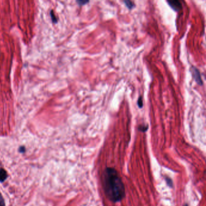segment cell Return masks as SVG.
Listing matches in <instances>:
<instances>
[{"label": "cell", "mask_w": 206, "mask_h": 206, "mask_svg": "<svg viewBox=\"0 0 206 206\" xmlns=\"http://www.w3.org/2000/svg\"><path fill=\"white\" fill-rule=\"evenodd\" d=\"M166 181H167V183L168 184V185H169V186L172 187V180H171L170 178H166Z\"/></svg>", "instance_id": "obj_12"}, {"label": "cell", "mask_w": 206, "mask_h": 206, "mask_svg": "<svg viewBox=\"0 0 206 206\" xmlns=\"http://www.w3.org/2000/svg\"><path fill=\"white\" fill-rule=\"evenodd\" d=\"M0 206H5L4 200L1 194H0Z\"/></svg>", "instance_id": "obj_9"}, {"label": "cell", "mask_w": 206, "mask_h": 206, "mask_svg": "<svg viewBox=\"0 0 206 206\" xmlns=\"http://www.w3.org/2000/svg\"><path fill=\"white\" fill-rule=\"evenodd\" d=\"M124 2H125L126 6L128 8H129V9H132V8L134 7V2H133L132 1H129V0L124 1Z\"/></svg>", "instance_id": "obj_5"}, {"label": "cell", "mask_w": 206, "mask_h": 206, "mask_svg": "<svg viewBox=\"0 0 206 206\" xmlns=\"http://www.w3.org/2000/svg\"><path fill=\"white\" fill-rule=\"evenodd\" d=\"M7 178V173L5 170L1 168L0 169V182H4Z\"/></svg>", "instance_id": "obj_4"}, {"label": "cell", "mask_w": 206, "mask_h": 206, "mask_svg": "<svg viewBox=\"0 0 206 206\" xmlns=\"http://www.w3.org/2000/svg\"><path fill=\"white\" fill-rule=\"evenodd\" d=\"M191 72H192V76H193L194 79H195V80L196 81V82L198 85H203V80L201 79V74H200L199 70L195 67H192V68H191Z\"/></svg>", "instance_id": "obj_2"}, {"label": "cell", "mask_w": 206, "mask_h": 206, "mask_svg": "<svg viewBox=\"0 0 206 206\" xmlns=\"http://www.w3.org/2000/svg\"><path fill=\"white\" fill-rule=\"evenodd\" d=\"M102 185L106 197L111 201H122L125 195L123 183L117 172L113 168H106L102 175Z\"/></svg>", "instance_id": "obj_1"}, {"label": "cell", "mask_w": 206, "mask_h": 206, "mask_svg": "<svg viewBox=\"0 0 206 206\" xmlns=\"http://www.w3.org/2000/svg\"><path fill=\"white\" fill-rule=\"evenodd\" d=\"M148 126H139V129L142 132H145L148 130Z\"/></svg>", "instance_id": "obj_7"}, {"label": "cell", "mask_w": 206, "mask_h": 206, "mask_svg": "<svg viewBox=\"0 0 206 206\" xmlns=\"http://www.w3.org/2000/svg\"><path fill=\"white\" fill-rule=\"evenodd\" d=\"M19 152H21V153H24V152H25V147H24V146H21V147H19Z\"/></svg>", "instance_id": "obj_11"}, {"label": "cell", "mask_w": 206, "mask_h": 206, "mask_svg": "<svg viewBox=\"0 0 206 206\" xmlns=\"http://www.w3.org/2000/svg\"><path fill=\"white\" fill-rule=\"evenodd\" d=\"M185 206H188V205H186H186H185Z\"/></svg>", "instance_id": "obj_13"}, {"label": "cell", "mask_w": 206, "mask_h": 206, "mask_svg": "<svg viewBox=\"0 0 206 206\" xmlns=\"http://www.w3.org/2000/svg\"><path fill=\"white\" fill-rule=\"evenodd\" d=\"M168 3L175 11H179L182 8V5L179 1H168Z\"/></svg>", "instance_id": "obj_3"}, {"label": "cell", "mask_w": 206, "mask_h": 206, "mask_svg": "<svg viewBox=\"0 0 206 206\" xmlns=\"http://www.w3.org/2000/svg\"><path fill=\"white\" fill-rule=\"evenodd\" d=\"M89 1H77V2L79 4V5H84V4H87V3H88Z\"/></svg>", "instance_id": "obj_10"}, {"label": "cell", "mask_w": 206, "mask_h": 206, "mask_svg": "<svg viewBox=\"0 0 206 206\" xmlns=\"http://www.w3.org/2000/svg\"><path fill=\"white\" fill-rule=\"evenodd\" d=\"M50 16H51V18L52 19V21L54 22V23H57V17L56 16L54 13V11L53 10H51L50 12Z\"/></svg>", "instance_id": "obj_6"}, {"label": "cell", "mask_w": 206, "mask_h": 206, "mask_svg": "<svg viewBox=\"0 0 206 206\" xmlns=\"http://www.w3.org/2000/svg\"><path fill=\"white\" fill-rule=\"evenodd\" d=\"M137 104H138V106H139L140 108H142V106H143V100H142V97H140L139 99Z\"/></svg>", "instance_id": "obj_8"}]
</instances>
